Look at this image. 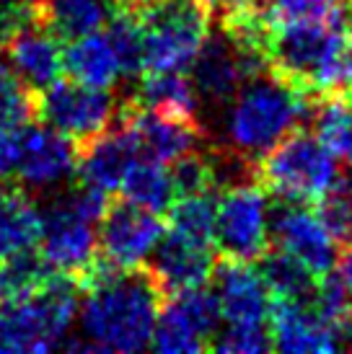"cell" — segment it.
<instances>
[{
	"label": "cell",
	"mask_w": 352,
	"mask_h": 354,
	"mask_svg": "<svg viewBox=\"0 0 352 354\" xmlns=\"http://www.w3.org/2000/svg\"><path fill=\"white\" fill-rule=\"evenodd\" d=\"M164 300L146 264L109 269L98 261L94 277L80 290L83 334L62 342V346L70 352H140L150 346Z\"/></svg>",
	"instance_id": "cell-1"
},
{
	"label": "cell",
	"mask_w": 352,
	"mask_h": 354,
	"mask_svg": "<svg viewBox=\"0 0 352 354\" xmlns=\"http://www.w3.org/2000/svg\"><path fill=\"white\" fill-rule=\"evenodd\" d=\"M311 93L280 80L270 70L256 73L236 91L228 104L225 132L231 150L256 163L285 135L301 127L308 117Z\"/></svg>",
	"instance_id": "cell-2"
},
{
	"label": "cell",
	"mask_w": 352,
	"mask_h": 354,
	"mask_svg": "<svg viewBox=\"0 0 352 354\" xmlns=\"http://www.w3.org/2000/svg\"><path fill=\"white\" fill-rule=\"evenodd\" d=\"M337 176V156L303 127L285 135L254 163V181L270 197L306 205H319Z\"/></svg>",
	"instance_id": "cell-3"
},
{
	"label": "cell",
	"mask_w": 352,
	"mask_h": 354,
	"mask_svg": "<svg viewBox=\"0 0 352 354\" xmlns=\"http://www.w3.org/2000/svg\"><path fill=\"white\" fill-rule=\"evenodd\" d=\"M78 282L58 272L34 295L0 303V354L60 349L78 313Z\"/></svg>",
	"instance_id": "cell-4"
},
{
	"label": "cell",
	"mask_w": 352,
	"mask_h": 354,
	"mask_svg": "<svg viewBox=\"0 0 352 354\" xmlns=\"http://www.w3.org/2000/svg\"><path fill=\"white\" fill-rule=\"evenodd\" d=\"M347 26L288 24L264 31L262 57L267 70L306 93H319V83Z\"/></svg>",
	"instance_id": "cell-5"
},
{
	"label": "cell",
	"mask_w": 352,
	"mask_h": 354,
	"mask_svg": "<svg viewBox=\"0 0 352 354\" xmlns=\"http://www.w3.org/2000/svg\"><path fill=\"white\" fill-rule=\"evenodd\" d=\"M137 16L146 31L143 73L189 70L213 24L205 0H179Z\"/></svg>",
	"instance_id": "cell-6"
},
{
	"label": "cell",
	"mask_w": 352,
	"mask_h": 354,
	"mask_svg": "<svg viewBox=\"0 0 352 354\" xmlns=\"http://www.w3.org/2000/svg\"><path fill=\"white\" fill-rule=\"evenodd\" d=\"M215 246L223 259L249 264L270 248V194L254 178L220 189L215 199Z\"/></svg>",
	"instance_id": "cell-7"
},
{
	"label": "cell",
	"mask_w": 352,
	"mask_h": 354,
	"mask_svg": "<svg viewBox=\"0 0 352 354\" xmlns=\"http://www.w3.org/2000/svg\"><path fill=\"white\" fill-rule=\"evenodd\" d=\"M119 106L122 99H117L112 88H94L78 80L58 78L39 93L37 119L73 142H83L112 127L119 117Z\"/></svg>",
	"instance_id": "cell-8"
},
{
	"label": "cell",
	"mask_w": 352,
	"mask_h": 354,
	"mask_svg": "<svg viewBox=\"0 0 352 354\" xmlns=\"http://www.w3.org/2000/svg\"><path fill=\"white\" fill-rule=\"evenodd\" d=\"M220 326V305L215 290L207 285L168 295L158 310L150 346L164 354H189L210 349Z\"/></svg>",
	"instance_id": "cell-9"
},
{
	"label": "cell",
	"mask_w": 352,
	"mask_h": 354,
	"mask_svg": "<svg viewBox=\"0 0 352 354\" xmlns=\"http://www.w3.org/2000/svg\"><path fill=\"white\" fill-rule=\"evenodd\" d=\"M164 233L166 223L158 212L143 209L127 199H112L104 217L98 220V261L109 269L143 266Z\"/></svg>",
	"instance_id": "cell-10"
},
{
	"label": "cell",
	"mask_w": 352,
	"mask_h": 354,
	"mask_svg": "<svg viewBox=\"0 0 352 354\" xmlns=\"http://www.w3.org/2000/svg\"><path fill=\"white\" fill-rule=\"evenodd\" d=\"M337 238L324 225L316 205L277 199L270 209V246L295 256L313 277L329 274L337 264Z\"/></svg>",
	"instance_id": "cell-11"
},
{
	"label": "cell",
	"mask_w": 352,
	"mask_h": 354,
	"mask_svg": "<svg viewBox=\"0 0 352 354\" xmlns=\"http://www.w3.org/2000/svg\"><path fill=\"white\" fill-rule=\"evenodd\" d=\"M189 68H192L189 80L197 91V99L220 106L234 99L236 91L246 80L254 78L256 73H264L267 65L259 55L244 50L223 29H218L215 34H207Z\"/></svg>",
	"instance_id": "cell-12"
},
{
	"label": "cell",
	"mask_w": 352,
	"mask_h": 354,
	"mask_svg": "<svg viewBox=\"0 0 352 354\" xmlns=\"http://www.w3.org/2000/svg\"><path fill=\"white\" fill-rule=\"evenodd\" d=\"M42 256L52 272L70 277L83 290L98 266V243L94 223L73 215L62 202H55L44 212L42 225Z\"/></svg>",
	"instance_id": "cell-13"
},
{
	"label": "cell",
	"mask_w": 352,
	"mask_h": 354,
	"mask_svg": "<svg viewBox=\"0 0 352 354\" xmlns=\"http://www.w3.org/2000/svg\"><path fill=\"white\" fill-rule=\"evenodd\" d=\"M119 117L125 119V124L132 132L137 158H143V160H158V163L168 166L174 158L195 150L205 138L200 119L161 114V111L140 106L132 96L122 99Z\"/></svg>",
	"instance_id": "cell-14"
},
{
	"label": "cell",
	"mask_w": 352,
	"mask_h": 354,
	"mask_svg": "<svg viewBox=\"0 0 352 354\" xmlns=\"http://www.w3.org/2000/svg\"><path fill=\"white\" fill-rule=\"evenodd\" d=\"M137 160V148L132 132L125 124V119L98 132L94 138L76 142V176L83 184L98 187L104 192H117L127 171Z\"/></svg>",
	"instance_id": "cell-15"
},
{
	"label": "cell",
	"mask_w": 352,
	"mask_h": 354,
	"mask_svg": "<svg viewBox=\"0 0 352 354\" xmlns=\"http://www.w3.org/2000/svg\"><path fill=\"white\" fill-rule=\"evenodd\" d=\"M213 279L220 305V321L234 326H270L272 295L249 261H234L220 256Z\"/></svg>",
	"instance_id": "cell-16"
},
{
	"label": "cell",
	"mask_w": 352,
	"mask_h": 354,
	"mask_svg": "<svg viewBox=\"0 0 352 354\" xmlns=\"http://www.w3.org/2000/svg\"><path fill=\"white\" fill-rule=\"evenodd\" d=\"M148 259L150 261H146V269L150 272L153 282L164 292V297L207 285L213 279V272H215L218 264L213 246L186 241V238H179L168 230L164 233V238L158 241V246L153 248V254Z\"/></svg>",
	"instance_id": "cell-17"
},
{
	"label": "cell",
	"mask_w": 352,
	"mask_h": 354,
	"mask_svg": "<svg viewBox=\"0 0 352 354\" xmlns=\"http://www.w3.org/2000/svg\"><path fill=\"white\" fill-rule=\"evenodd\" d=\"M16 174L24 187H58L76 174V142L47 124L26 129Z\"/></svg>",
	"instance_id": "cell-18"
},
{
	"label": "cell",
	"mask_w": 352,
	"mask_h": 354,
	"mask_svg": "<svg viewBox=\"0 0 352 354\" xmlns=\"http://www.w3.org/2000/svg\"><path fill=\"white\" fill-rule=\"evenodd\" d=\"M272 349L298 354H322L340 349L337 328L313 310L308 303L272 300L270 308Z\"/></svg>",
	"instance_id": "cell-19"
},
{
	"label": "cell",
	"mask_w": 352,
	"mask_h": 354,
	"mask_svg": "<svg viewBox=\"0 0 352 354\" xmlns=\"http://www.w3.org/2000/svg\"><path fill=\"white\" fill-rule=\"evenodd\" d=\"M44 215L26 189L0 184V259L34 248L42 238Z\"/></svg>",
	"instance_id": "cell-20"
},
{
	"label": "cell",
	"mask_w": 352,
	"mask_h": 354,
	"mask_svg": "<svg viewBox=\"0 0 352 354\" xmlns=\"http://www.w3.org/2000/svg\"><path fill=\"white\" fill-rule=\"evenodd\" d=\"M62 70H68L70 80H78L94 88H112L119 78V65L107 34H86L70 39V47L62 52Z\"/></svg>",
	"instance_id": "cell-21"
},
{
	"label": "cell",
	"mask_w": 352,
	"mask_h": 354,
	"mask_svg": "<svg viewBox=\"0 0 352 354\" xmlns=\"http://www.w3.org/2000/svg\"><path fill=\"white\" fill-rule=\"evenodd\" d=\"M132 99L140 106L182 119H197V111H200L195 86L182 70L143 73V80L132 93Z\"/></svg>",
	"instance_id": "cell-22"
},
{
	"label": "cell",
	"mask_w": 352,
	"mask_h": 354,
	"mask_svg": "<svg viewBox=\"0 0 352 354\" xmlns=\"http://www.w3.org/2000/svg\"><path fill=\"white\" fill-rule=\"evenodd\" d=\"M256 272L264 279L272 300H288V303H308L316 295L319 277H313L295 256L285 254L283 248L270 246L256 259Z\"/></svg>",
	"instance_id": "cell-23"
},
{
	"label": "cell",
	"mask_w": 352,
	"mask_h": 354,
	"mask_svg": "<svg viewBox=\"0 0 352 354\" xmlns=\"http://www.w3.org/2000/svg\"><path fill=\"white\" fill-rule=\"evenodd\" d=\"M119 189L127 202L150 209V212H158V215L168 212V207L174 205L176 199L171 174H168L166 163H158V160L137 158Z\"/></svg>",
	"instance_id": "cell-24"
},
{
	"label": "cell",
	"mask_w": 352,
	"mask_h": 354,
	"mask_svg": "<svg viewBox=\"0 0 352 354\" xmlns=\"http://www.w3.org/2000/svg\"><path fill=\"white\" fill-rule=\"evenodd\" d=\"M109 19L104 0H44V24L60 41L98 31Z\"/></svg>",
	"instance_id": "cell-25"
},
{
	"label": "cell",
	"mask_w": 352,
	"mask_h": 354,
	"mask_svg": "<svg viewBox=\"0 0 352 354\" xmlns=\"http://www.w3.org/2000/svg\"><path fill=\"white\" fill-rule=\"evenodd\" d=\"M55 274L47 259L34 248L0 259V303H16L34 295Z\"/></svg>",
	"instance_id": "cell-26"
},
{
	"label": "cell",
	"mask_w": 352,
	"mask_h": 354,
	"mask_svg": "<svg viewBox=\"0 0 352 354\" xmlns=\"http://www.w3.org/2000/svg\"><path fill=\"white\" fill-rule=\"evenodd\" d=\"M166 230L202 246H215V194H186L168 207Z\"/></svg>",
	"instance_id": "cell-27"
},
{
	"label": "cell",
	"mask_w": 352,
	"mask_h": 354,
	"mask_svg": "<svg viewBox=\"0 0 352 354\" xmlns=\"http://www.w3.org/2000/svg\"><path fill=\"white\" fill-rule=\"evenodd\" d=\"M109 24H107V39L114 50L119 65V75L137 78L143 75V55H146V31L143 21L132 10L112 8L109 6Z\"/></svg>",
	"instance_id": "cell-28"
},
{
	"label": "cell",
	"mask_w": 352,
	"mask_h": 354,
	"mask_svg": "<svg viewBox=\"0 0 352 354\" xmlns=\"http://www.w3.org/2000/svg\"><path fill=\"white\" fill-rule=\"evenodd\" d=\"M39 114V93L8 68L0 65V127H24Z\"/></svg>",
	"instance_id": "cell-29"
},
{
	"label": "cell",
	"mask_w": 352,
	"mask_h": 354,
	"mask_svg": "<svg viewBox=\"0 0 352 354\" xmlns=\"http://www.w3.org/2000/svg\"><path fill=\"white\" fill-rule=\"evenodd\" d=\"M171 181H174L176 197H186V194H215L218 178L215 166H213V153L207 150H189L184 156L171 160Z\"/></svg>",
	"instance_id": "cell-30"
},
{
	"label": "cell",
	"mask_w": 352,
	"mask_h": 354,
	"mask_svg": "<svg viewBox=\"0 0 352 354\" xmlns=\"http://www.w3.org/2000/svg\"><path fill=\"white\" fill-rule=\"evenodd\" d=\"M324 225L340 243L352 241V168L337 176L334 187L316 205Z\"/></svg>",
	"instance_id": "cell-31"
},
{
	"label": "cell",
	"mask_w": 352,
	"mask_h": 354,
	"mask_svg": "<svg viewBox=\"0 0 352 354\" xmlns=\"http://www.w3.org/2000/svg\"><path fill=\"white\" fill-rule=\"evenodd\" d=\"M210 349L223 354L267 352V349H272L270 326H218L215 334H213V342H210Z\"/></svg>",
	"instance_id": "cell-32"
},
{
	"label": "cell",
	"mask_w": 352,
	"mask_h": 354,
	"mask_svg": "<svg viewBox=\"0 0 352 354\" xmlns=\"http://www.w3.org/2000/svg\"><path fill=\"white\" fill-rule=\"evenodd\" d=\"M319 93L352 96V24L342 31V39H340L329 65L324 70Z\"/></svg>",
	"instance_id": "cell-33"
},
{
	"label": "cell",
	"mask_w": 352,
	"mask_h": 354,
	"mask_svg": "<svg viewBox=\"0 0 352 354\" xmlns=\"http://www.w3.org/2000/svg\"><path fill=\"white\" fill-rule=\"evenodd\" d=\"M24 132L21 127H0V184L16 176V168L24 150Z\"/></svg>",
	"instance_id": "cell-34"
},
{
	"label": "cell",
	"mask_w": 352,
	"mask_h": 354,
	"mask_svg": "<svg viewBox=\"0 0 352 354\" xmlns=\"http://www.w3.org/2000/svg\"><path fill=\"white\" fill-rule=\"evenodd\" d=\"M254 0H205V6L210 8V16L215 21L231 16V13H238V10L249 8Z\"/></svg>",
	"instance_id": "cell-35"
},
{
	"label": "cell",
	"mask_w": 352,
	"mask_h": 354,
	"mask_svg": "<svg viewBox=\"0 0 352 354\" xmlns=\"http://www.w3.org/2000/svg\"><path fill=\"white\" fill-rule=\"evenodd\" d=\"M337 277L344 285V290L350 292L352 297V241H347L342 248V254H337Z\"/></svg>",
	"instance_id": "cell-36"
},
{
	"label": "cell",
	"mask_w": 352,
	"mask_h": 354,
	"mask_svg": "<svg viewBox=\"0 0 352 354\" xmlns=\"http://www.w3.org/2000/svg\"><path fill=\"white\" fill-rule=\"evenodd\" d=\"M168 3H179V0H112V8L132 10V13H146V10L161 8Z\"/></svg>",
	"instance_id": "cell-37"
},
{
	"label": "cell",
	"mask_w": 352,
	"mask_h": 354,
	"mask_svg": "<svg viewBox=\"0 0 352 354\" xmlns=\"http://www.w3.org/2000/svg\"><path fill=\"white\" fill-rule=\"evenodd\" d=\"M337 342H340V349L352 352V308L340 318V324H337Z\"/></svg>",
	"instance_id": "cell-38"
},
{
	"label": "cell",
	"mask_w": 352,
	"mask_h": 354,
	"mask_svg": "<svg viewBox=\"0 0 352 354\" xmlns=\"http://www.w3.org/2000/svg\"><path fill=\"white\" fill-rule=\"evenodd\" d=\"M3 41H6V29H3V21H0V50H3Z\"/></svg>",
	"instance_id": "cell-39"
},
{
	"label": "cell",
	"mask_w": 352,
	"mask_h": 354,
	"mask_svg": "<svg viewBox=\"0 0 352 354\" xmlns=\"http://www.w3.org/2000/svg\"><path fill=\"white\" fill-rule=\"evenodd\" d=\"M3 3H39V0H3Z\"/></svg>",
	"instance_id": "cell-40"
}]
</instances>
